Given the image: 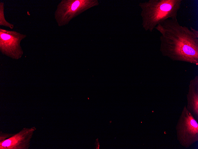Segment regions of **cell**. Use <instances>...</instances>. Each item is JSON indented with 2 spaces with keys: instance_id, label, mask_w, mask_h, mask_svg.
I'll return each instance as SVG.
<instances>
[{
  "instance_id": "obj_6",
  "label": "cell",
  "mask_w": 198,
  "mask_h": 149,
  "mask_svg": "<svg viewBox=\"0 0 198 149\" xmlns=\"http://www.w3.org/2000/svg\"><path fill=\"white\" fill-rule=\"evenodd\" d=\"M36 130L35 127L23 128L18 133L0 142V149H28L33 132Z\"/></svg>"
},
{
  "instance_id": "obj_2",
  "label": "cell",
  "mask_w": 198,
  "mask_h": 149,
  "mask_svg": "<svg viewBox=\"0 0 198 149\" xmlns=\"http://www.w3.org/2000/svg\"><path fill=\"white\" fill-rule=\"evenodd\" d=\"M182 0H149L140 3L142 25L146 31L152 32L159 23L177 18Z\"/></svg>"
},
{
  "instance_id": "obj_9",
  "label": "cell",
  "mask_w": 198,
  "mask_h": 149,
  "mask_svg": "<svg viewBox=\"0 0 198 149\" xmlns=\"http://www.w3.org/2000/svg\"><path fill=\"white\" fill-rule=\"evenodd\" d=\"M14 134L3 133L0 132V142H2L12 136Z\"/></svg>"
},
{
  "instance_id": "obj_1",
  "label": "cell",
  "mask_w": 198,
  "mask_h": 149,
  "mask_svg": "<svg viewBox=\"0 0 198 149\" xmlns=\"http://www.w3.org/2000/svg\"><path fill=\"white\" fill-rule=\"evenodd\" d=\"M161 34L160 51L173 61L198 65V31L181 25L177 18L168 19L155 28Z\"/></svg>"
},
{
  "instance_id": "obj_5",
  "label": "cell",
  "mask_w": 198,
  "mask_h": 149,
  "mask_svg": "<svg viewBox=\"0 0 198 149\" xmlns=\"http://www.w3.org/2000/svg\"><path fill=\"white\" fill-rule=\"evenodd\" d=\"M27 37L15 31L0 29V50L3 54L13 59L21 57L23 52L20 45L21 41Z\"/></svg>"
},
{
  "instance_id": "obj_8",
  "label": "cell",
  "mask_w": 198,
  "mask_h": 149,
  "mask_svg": "<svg viewBox=\"0 0 198 149\" xmlns=\"http://www.w3.org/2000/svg\"><path fill=\"white\" fill-rule=\"evenodd\" d=\"M0 25L12 29L14 25L9 22L5 19L4 15V3L0 2Z\"/></svg>"
},
{
  "instance_id": "obj_7",
  "label": "cell",
  "mask_w": 198,
  "mask_h": 149,
  "mask_svg": "<svg viewBox=\"0 0 198 149\" xmlns=\"http://www.w3.org/2000/svg\"><path fill=\"white\" fill-rule=\"evenodd\" d=\"M187 95L186 108L195 119L198 120V76H196L189 82Z\"/></svg>"
},
{
  "instance_id": "obj_3",
  "label": "cell",
  "mask_w": 198,
  "mask_h": 149,
  "mask_svg": "<svg viewBox=\"0 0 198 149\" xmlns=\"http://www.w3.org/2000/svg\"><path fill=\"white\" fill-rule=\"evenodd\" d=\"M98 4L97 0H62L57 6L54 18L58 26H63L84 11Z\"/></svg>"
},
{
  "instance_id": "obj_4",
  "label": "cell",
  "mask_w": 198,
  "mask_h": 149,
  "mask_svg": "<svg viewBox=\"0 0 198 149\" xmlns=\"http://www.w3.org/2000/svg\"><path fill=\"white\" fill-rule=\"evenodd\" d=\"M177 139L187 148L198 141V123L186 106L183 109L176 126Z\"/></svg>"
}]
</instances>
